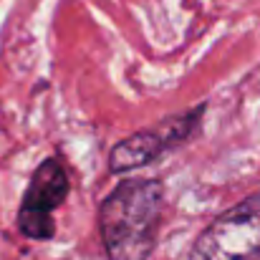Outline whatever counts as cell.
Here are the masks:
<instances>
[{
  "label": "cell",
  "instance_id": "obj_4",
  "mask_svg": "<svg viewBox=\"0 0 260 260\" xmlns=\"http://www.w3.org/2000/svg\"><path fill=\"white\" fill-rule=\"evenodd\" d=\"M205 106H197L194 111H187L182 116L165 119L157 129H147L139 134L126 137L124 142H119L111 154H109V170L114 174H124L129 170H139L147 167L149 162H154L162 152L179 147L182 142H187L194 134V126L202 119Z\"/></svg>",
  "mask_w": 260,
  "mask_h": 260
},
{
  "label": "cell",
  "instance_id": "obj_1",
  "mask_svg": "<svg viewBox=\"0 0 260 260\" xmlns=\"http://www.w3.org/2000/svg\"><path fill=\"white\" fill-rule=\"evenodd\" d=\"M165 187L157 179H124L101 202L99 230L109 260H149L162 217Z\"/></svg>",
  "mask_w": 260,
  "mask_h": 260
},
{
  "label": "cell",
  "instance_id": "obj_2",
  "mask_svg": "<svg viewBox=\"0 0 260 260\" xmlns=\"http://www.w3.org/2000/svg\"><path fill=\"white\" fill-rule=\"evenodd\" d=\"M260 258V194L230 207L197 238L189 260H253Z\"/></svg>",
  "mask_w": 260,
  "mask_h": 260
},
{
  "label": "cell",
  "instance_id": "obj_3",
  "mask_svg": "<svg viewBox=\"0 0 260 260\" xmlns=\"http://www.w3.org/2000/svg\"><path fill=\"white\" fill-rule=\"evenodd\" d=\"M69 174L58 159H43L33 172L23 205L18 210V230L30 240H51L56 235V222L51 212L69 194Z\"/></svg>",
  "mask_w": 260,
  "mask_h": 260
}]
</instances>
